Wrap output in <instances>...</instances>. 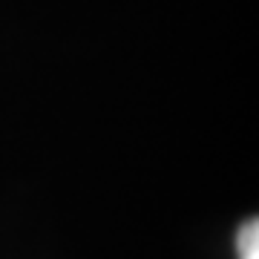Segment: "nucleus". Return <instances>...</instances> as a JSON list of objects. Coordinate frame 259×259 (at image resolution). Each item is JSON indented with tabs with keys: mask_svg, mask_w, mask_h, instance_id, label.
<instances>
[{
	"mask_svg": "<svg viewBox=\"0 0 259 259\" xmlns=\"http://www.w3.org/2000/svg\"><path fill=\"white\" fill-rule=\"evenodd\" d=\"M239 259H259V225L248 222L239 233Z\"/></svg>",
	"mask_w": 259,
	"mask_h": 259,
	"instance_id": "f257e3e1",
	"label": "nucleus"
}]
</instances>
